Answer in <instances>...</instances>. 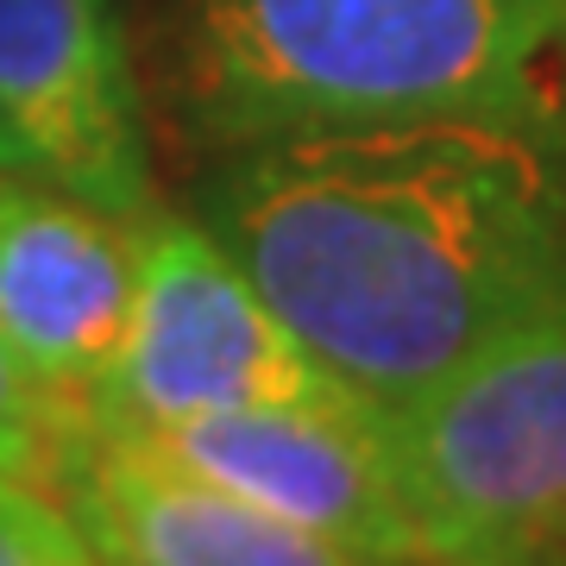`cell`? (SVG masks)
Returning a JSON list of instances; mask_svg holds the SVG:
<instances>
[{"instance_id": "1", "label": "cell", "mask_w": 566, "mask_h": 566, "mask_svg": "<svg viewBox=\"0 0 566 566\" xmlns=\"http://www.w3.org/2000/svg\"><path fill=\"white\" fill-rule=\"evenodd\" d=\"M202 227L365 403H416L566 303V133L403 120L233 145Z\"/></svg>"}, {"instance_id": "2", "label": "cell", "mask_w": 566, "mask_h": 566, "mask_svg": "<svg viewBox=\"0 0 566 566\" xmlns=\"http://www.w3.org/2000/svg\"><path fill=\"white\" fill-rule=\"evenodd\" d=\"M164 70L214 151L403 120L566 133V0H170Z\"/></svg>"}, {"instance_id": "3", "label": "cell", "mask_w": 566, "mask_h": 566, "mask_svg": "<svg viewBox=\"0 0 566 566\" xmlns=\"http://www.w3.org/2000/svg\"><path fill=\"white\" fill-rule=\"evenodd\" d=\"M385 422L434 566H566V303Z\"/></svg>"}, {"instance_id": "4", "label": "cell", "mask_w": 566, "mask_h": 566, "mask_svg": "<svg viewBox=\"0 0 566 566\" xmlns=\"http://www.w3.org/2000/svg\"><path fill=\"white\" fill-rule=\"evenodd\" d=\"M346 397L359 390L340 385L290 334V322L259 296V283L202 227V214H170V208L145 214L126 340L82 422L151 434L214 409L346 403Z\"/></svg>"}, {"instance_id": "5", "label": "cell", "mask_w": 566, "mask_h": 566, "mask_svg": "<svg viewBox=\"0 0 566 566\" xmlns=\"http://www.w3.org/2000/svg\"><path fill=\"white\" fill-rule=\"evenodd\" d=\"M0 177L151 214L145 95L114 0H0Z\"/></svg>"}, {"instance_id": "6", "label": "cell", "mask_w": 566, "mask_h": 566, "mask_svg": "<svg viewBox=\"0 0 566 566\" xmlns=\"http://www.w3.org/2000/svg\"><path fill=\"white\" fill-rule=\"evenodd\" d=\"M126 434V428H120ZM151 453L283 523L397 566H434L378 403H245L139 434Z\"/></svg>"}, {"instance_id": "7", "label": "cell", "mask_w": 566, "mask_h": 566, "mask_svg": "<svg viewBox=\"0 0 566 566\" xmlns=\"http://www.w3.org/2000/svg\"><path fill=\"white\" fill-rule=\"evenodd\" d=\"M139 221L0 177V340L13 346L51 422L82 416L126 340L139 283Z\"/></svg>"}, {"instance_id": "8", "label": "cell", "mask_w": 566, "mask_h": 566, "mask_svg": "<svg viewBox=\"0 0 566 566\" xmlns=\"http://www.w3.org/2000/svg\"><path fill=\"white\" fill-rule=\"evenodd\" d=\"M51 497L102 566H397L308 535L102 422H57Z\"/></svg>"}, {"instance_id": "9", "label": "cell", "mask_w": 566, "mask_h": 566, "mask_svg": "<svg viewBox=\"0 0 566 566\" xmlns=\"http://www.w3.org/2000/svg\"><path fill=\"white\" fill-rule=\"evenodd\" d=\"M0 566H102V560L51 491L0 479Z\"/></svg>"}, {"instance_id": "10", "label": "cell", "mask_w": 566, "mask_h": 566, "mask_svg": "<svg viewBox=\"0 0 566 566\" xmlns=\"http://www.w3.org/2000/svg\"><path fill=\"white\" fill-rule=\"evenodd\" d=\"M51 441H57L51 403L32 390L13 346L0 340V479L51 491Z\"/></svg>"}]
</instances>
